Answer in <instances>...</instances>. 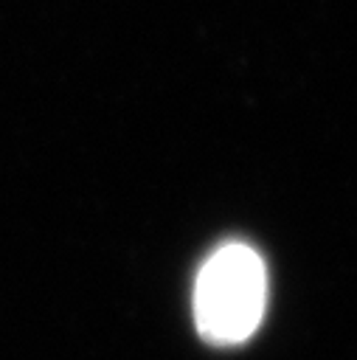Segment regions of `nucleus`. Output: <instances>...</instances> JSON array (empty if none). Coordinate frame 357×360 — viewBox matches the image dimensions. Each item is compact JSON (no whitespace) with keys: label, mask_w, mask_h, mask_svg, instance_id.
Masks as SVG:
<instances>
[{"label":"nucleus","mask_w":357,"mask_h":360,"mask_svg":"<svg viewBox=\"0 0 357 360\" xmlns=\"http://www.w3.org/2000/svg\"><path fill=\"white\" fill-rule=\"evenodd\" d=\"M191 307L197 332L208 343H245L267 309L264 259L245 242L219 245L197 270Z\"/></svg>","instance_id":"obj_1"}]
</instances>
